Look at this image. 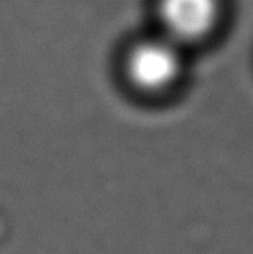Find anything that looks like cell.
<instances>
[{
	"label": "cell",
	"mask_w": 253,
	"mask_h": 254,
	"mask_svg": "<svg viewBox=\"0 0 253 254\" xmlns=\"http://www.w3.org/2000/svg\"><path fill=\"white\" fill-rule=\"evenodd\" d=\"M219 16L218 0H160V19L166 37L176 44L208 36Z\"/></svg>",
	"instance_id": "obj_2"
},
{
	"label": "cell",
	"mask_w": 253,
	"mask_h": 254,
	"mask_svg": "<svg viewBox=\"0 0 253 254\" xmlns=\"http://www.w3.org/2000/svg\"><path fill=\"white\" fill-rule=\"evenodd\" d=\"M169 37L147 39L134 45L128 57V74L132 84L145 92H162L181 74L182 58Z\"/></svg>",
	"instance_id": "obj_1"
}]
</instances>
